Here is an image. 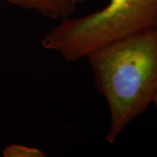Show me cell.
Here are the masks:
<instances>
[{
	"mask_svg": "<svg viewBox=\"0 0 157 157\" xmlns=\"http://www.w3.org/2000/svg\"><path fill=\"white\" fill-rule=\"evenodd\" d=\"M86 59L109 108L107 140L113 143L156 94L157 27L102 46Z\"/></svg>",
	"mask_w": 157,
	"mask_h": 157,
	"instance_id": "cell-1",
	"label": "cell"
},
{
	"mask_svg": "<svg viewBox=\"0 0 157 157\" xmlns=\"http://www.w3.org/2000/svg\"><path fill=\"white\" fill-rule=\"evenodd\" d=\"M157 27V0H110L99 11L66 17L41 40L67 61L86 58L119 39Z\"/></svg>",
	"mask_w": 157,
	"mask_h": 157,
	"instance_id": "cell-2",
	"label": "cell"
},
{
	"mask_svg": "<svg viewBox=\"0 0 157 157\" xmlns=\"http://www.w3.org/2000/svg\"><path fill=\"white\" fill-rule=\"evenodd\" d=\"M44 17L63 19L70 17L86 0H1Z\"/></svg>",
	"mask_w": 157,
	"mask_h": 157,
	"instance_id": "cell-3",
	"label": "cell"
},
{
	"mask_svg": "<svg viewBox=\"0 0 157 157\" xmlns=\"http://www.w3.org/2000/svg\"><path fill=\"white\" fill-rule=\"evenodd\" d=\"M5 157H44L45 153L35 147L12 144L3 150Z\"/></svg>",
	"mask_w": 157,
	"mask_h": 157,
	"instance_id": "cell-4",
	"label": "cell"
},
{
	"mask_svg": "<svg viewBox=\"0 0 157 157\" xmlns=\"http://www.w3.org/2000/svg\"><path fill=\"white\" fill-rule=\"evenodd\" d=\"M153 104L155 106V107H156L157 109V93L156 94H155V98H154V101H153Z\"/></svg>",
	"mask_w": 157,
	"mask_h": 157,
	"instance_id": "cell-5",
	"label": "cell"
}]
</instances>
